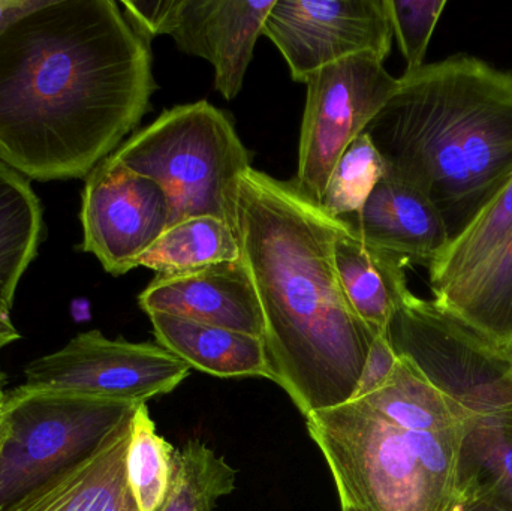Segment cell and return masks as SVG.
Here are the masks:
<instances>
[{
  "label": "cell",
  "instance_id": "1",
  "mask_svg": "<svg viewBox=\"0 0 512 511\" xmlns=\"http://www.w3.org/2000/svg\"><path fill=\"white\" fill-rule=\"evenodd\" d=\"M158 89L150 41L114 0H44L0 35V161L83 179L137 129Z\"/></svg>",
  "mask_w": 512,
  "mask_h": 511
},
{
  "label": "cell",
  "instance_id": "2",
  "mask_svg": "<svg viewBox=\"0 0 512 511\" xmlns=\"http://www.w3.org/2000/svg\"><path fill=\"white\" fill-rule=\"evenodd\" d=\"M348 225L292 180L255 168L242 177L237 236L264 317L268 366L304 417L354 399L376 338L334 264V242Z\"/></svg>",
  "mask_w": 512,
  "mask_h": 511
},
{
  "label": "cell",
  "instance_id": "3",
  "mask_svg": "<svg viewBox=\"0 0 512 511\" xmlns=\"http://www.w3.org/2000/svg\"><path fill=\"white\" fill-rule=\"evenodd\" d=\"M399 80L364 134L385 176L429 198L453 243L512 180V71L460 53Z\"/></svg>",
  "mask_w": 512,
  "mask_h": 511
},
{
  "label": "cell",
  "instance_id": "4",
  "mask_svg": "<svg viewBox=\"0 0 512 511\" xmlns=\"http://www.w3.org/2000/svg\"><path fill=\"white\" fill-rule=\"evenodd\" d=\"M342 511H456L462 426L436 434L388 423L361 401L306 417Z\"/></svg>",
  "mask_w": 512,
  "mask_h": 511
},
{
  "label": "cell",
  "instance_id": "5",
  "mask_svg": "<svg viewBox=\"0 0 512 511\" xmlns=\"http://www.w3.org/2000/svg\"><path fill=\"white\" fill-rule=\"evenodd\" d=\"M111 156L164 189L168 228L213 216L237 231L240 182L252 168L251 152L230 117L209 101L164 111Z\"/></svg>",
  "mask_w": 512,
  "mask_h": 511
},
{
  "label": "cell",
  "instance_id": "6",
  "mask_svg": "<svg viewBox=\"0 0 512 511\" xmlns=\"http://www.w3.org/2000/svg\"><path fill=\"white\" fill-rule=\"evenodd\" d=\"M385 335L397 357L411 362L466 420L512 408V348L435 300L409 293Z\"/></svg>",
  "mask_w": 512,
  "mask_h": 511
},
{
  "label": "cell",
  "instance_id": "7",
  "mask_svg": "<svg viewBox=\"0 0 512 511\" xmlns=\"http://www.w3.org/2000/svg\"><path fill=\"white\" fill-rule=\"evenodd\" d=\"M140 404L5 392L11 432L0 455V504L98 449Z\"/></svg>",
  "mask_w": 512,
  "mask_h": 511
},
{
  "label": "cell",
  "instance_id": "8",
  "mask_svg": "<svg viewBox=\"0 0 512 511\" xmlns=\"http://www.w3.org/2000/svg\"><path fill=\"white\" fill-rule=\"evenodd\" d=\"M183 360L158 344L80 333L65 347L27 363L20 395L74 396L146 404L168 395L189 375Z\"/></svg>",
  "mask_w": 512,
  "mask_h": 511
},
{
  "label": "cell",
  "instance_id": "9",
  "mask_svg": "<svg viewBox=\"0 0 512 511\" xmlns=\"http://www.w3.org/2000/svg\"><path fill=\"white\" fill-rule=\"evenodd\" d=\"M297 176L292 182L321 203L334 165L400 86L372 53L340 60L307 78Z\"/></svg>",
  "mask_w": 512,
  "mask_h": 511
},
{
  "label": "cell",
  "instance_id": "10",
  "mask_svg": "<svg viewBox=\"0 0 512 511\" xmlns=\"http://www.w3.org/2000/svg\"><path fill=\"white\" fill-rule=\"evenodd\" d=\"M262 35L285 57L292 80L361 53L387 59L393 26L387 0H276Z\"/></svg>",
  "mask_w": 512,
  "mask_h": 511
},
{
  "label": "cell",
  "instance_id": "11",
  "mask_svg": "<svg viewBox=\"0 0 512 511\" xmlns=\"http://www.w3.org/2000/svg\"><path fill=\"white\" fill-rule=\"evenodd\" d=\"M81 249L95 255L105 272L122 276L170 225L164 189L108 156L84 183Z\"/></svg>",
  "mask_w": 512,
  "mask_h": 511
},
{
  "label": "cell",
  "instance_id": "12",
  "mask_svg": "<svg viewBox=\"0 0 512 511\" xmlns=\"http://www.w3.org/2000/svg\"><path fill=\"white\" fill-rule=\"evenodd\" d=\"M276 0H173L167 35L192 56L215 68V87L227 101L237 98L256 41Z\"/></svg>",
  "mask_w": 512,
  "mask_h": 511
},
{
  "label": "cell",
  "instance_id": "13",
  "mask_svg": "<svg viewBox=\"0 0 512 511\" xmlns=\"http://www.w3.org/2000/svg\"><path fill=\"white\" fill-rule=\"evenodd\" d=\"M150 314H168L264 338V317L242 257L192 272L156 275L138 296Z\"/></svg>",
  "mask_w": 512,
  "mask_h": 511
},
{
  "label": "cell",
  "instance_id": "14",
  "mask_svg": "<svg viewBox=\"0 0 512 511\" xmlns=\"http://www.w3.org/2000/svg\"><path fill=\"white\" fill-rule=\"evenodd\" d=\"M132 419L86 458L6 501L0 511H141L126 467Z\"/></svg>",
  "mask_w": 512,
  "mask_h": 511
},
{
  "label": "cell",
  "instance_id": "15",
  "mask_svg": "<svg viewBox=\"0 0 512 511\" xmlns=\"http://www.w3.org/2000/svg\"><path fill=\"white\" fill-rule=\"evenodd\" d=\"M361 240L406 267L433 266L450 246L439 210L420 191L384 176L360 213L348 219Z\"/></svg>",
  "mask_w": 512,
  "mask_h": 511
},
{
  "label": "cell",
  "instance_id": "16",
  "mask_svg": "<svg viewBox=\"0 0 512 511\" xmlns=\"http://www.w3.org/2000/svg\"><path fill=\"white\" fill-rule=\"evenodd\" d=\"M158 345L189 368L218 378L259 377L273 381L264 338L197 323L168 314H150Z\"/></svg>",
  "mask_w": 512,
  "mask_h": 511
},
{
  "label": "cell",
  "instance_id": "17",
  "mask_svg": "<svg viewBox=\"0 0 512 511\" xmlns=\"http://www.w3.org/2000/svg\"><path fill=\"white\" fill-rule=\"evenodd\" d=\"M334 264L355 314L376 335L387 332L394 309L411 293L408 267L367 246L351 224L334 242Z\"/></svg>",
  "mask_w": 512,
  "mask_h": 511
},
{
  "label": "cell",
  "instance_id": "18",
  "mask_svg": "<svg viewBox=\"0 0 512 511\" xmlns=\"http://www.w3.org/2000/svg\"><path fill=\"white\" fill-rule=\"evenodd\" d=\"M457 474L460 498L512 511V408L463 423Z\"/></svg>",
  "mask_w": 512,
  "mask_h": 511
},
{
  "label": "cell",
  "instance_id": "19",
  "mask_svg": "<svg viewBox=\"0 0 512 511\" xmlns=\"http://www.w3.org/2000/svg\"><path fill=\"white\" fill-rule=\"evenodd\" d=\"M44 218L29 180L0 161V315L11 317L15 291L38 254Z\"/></svg>",
  "mask_w": 512,
  "mask_h": 511
},
{
  "label": "cell",
  "instance_id": "20",
  "mask_svg": "<svg viewBox=\"0 0 512 511\" xmlns=\"http://www.w3.org/2000/svg\"><path fill=\"white\" fill-rule=\"evenodd\" d=\"M433 300L487 338L512 348V231L472 275Z\"/></svg>",
  "mask_w": 512,
  "mask_h": 511
},
{
  "label": "cell",
  "instance_id": "21",
  "mask_svg": "<svg viewBox=\"0 0 512 511\" xmlns=\"http://www.w3.org/2000/svg\"><path fill=\"white\" fill-rule=\"evenodd\" d=\"M358 401L403 431L436 434L466 422L465 416L403 357L378 390Z\"/></svg>",
  "mask_w": 512,
  "mask_h": 511
},
{
  "label": "cell",
  "instance_id": "22",
  "mask_svg": "<svg viewBox=\"0 0 512 511\" xmlns=\"http://www.w3.org/2000/svg\"><path fill=\"white\" fill-rule=\"evenodd\" d=\"M242 257L237 231L213 216L186 219L164 231L134 263L158 275L192 272Z\"/></svg>",
  "mask_w": 512,
  "mask_h": 511
},
{
  "label": "cell",
  "instance_id": "23",
  "mask_svg": "<svg viewBox=\"0 0 512 511\" xmlns=\"http://www.w3.org/2000/svg\"><path fill=\"white\" fill-rule=\"evenodd\" d=\"M512 231V180L495 203L429 269L433 296L439 297L468 278Z\"/></svg>",
  "mask_w": 512,
  "mask_h": 511
},
{
  "label": "cell",
  "instance_id": "24",
  "mask_svg": "<svg viewBox=\"0 0 512 511\" xmlns=\"http://www.w3.org/2000/svg\"><path fill=\"white\" fill-rule=\"evenodd\" d=\"M177 450L156 432L146 404H140L132 419L131 444L128 449L129 485L141 511H162L167 503Z\"/></svg>",
  "mask_w": 512,
  "mask_h": 511
},
{
  "label": "cell",
  "instance_id": "25",
  "mask_svg": "<svg viewBox=\"0 0 512 511\" xmlns=\"http://www.w3.org/2000/svg\"><path fill=\"white\" fill-rule=\"evenodd\" d=\"M236 470L198 440L177 450L176 471L162 511H213L236 488Z\"/></svg>",
  "mask_w": 512,
  "mask_h": 511
},
{
  "label": "cell",
  "instance_id": "26",
  "mask_svg": "<svg viewBox=\"0 0 512 511\" xmlns=\"http://www.w3.org/2000/svg\"><path fill=\"white\" fill-rule=\"evenodd\" d=\"M384 176V159L363 132L334 165L319 206L336 218L357 215Z\"/></svg>",
  "mask_w": 512,
  "mask_h": 511
},
{
  "label": "cell",
  "instance_id": "27",
  "mask_svg": "<svg viewBox=\"0 0 512 511\" xmlns=\"http://www.w3.org/2000/svg\"><path fill=\"white\" fill-rule=\"evenodd\" d=\"M445 6V0H387L388 15L405 57L406 71H414L426 63L427 48Z\"/></svg>",
  "mask_w": 512,
  "mask_h": 511
},
{
  "label": "cell",
  "instance_id": "28",
  "mask_svg": "<svg viewBox=\"0 0 512 511\" xmlns=\"http://www.w3.org/2000/svg\"><path fill=\"white\" fill-rule=\"evenodd\" d=\"M397 354L388 342L387 335L381 333L373 339L372 347L367 354L363 372H361L360 383L352 401L366 398L370 393L378 390L390 377L391 372L396 368Z\"/></svg>",
  "mask_w": 512,
  "mask_h": 511
},
{
  "label": "cell",
  "instance_id": "29",
  "mask_svg": "<svg viewBox=\"0 0 512 511\" xmlns=\"http://www.w3.org/2000/svg\"><path fill=\"white\" fill-rule=\"evenodd\" d=\"M44 0H0V35L18 18L41 6Z\"/></svg>",
  "mask_w": 512,
  "mask_h": 511
},
{
  "label": "cell",
  "instance_id": "30",
  "mask_svg": "<svg viewBox=\"0 0 512 511\" xmlns=\"http://www.w3.org/2000/svg\"><path fill=\"white\" fill-rule=\"evenodd\" d=\"M20 338V333L12 324L11 317L0 315V353Z\"/></svg>",
  "mask_w": 512,
  "mask_h": 511
},
{
  "label": "cell",
  "instance_id": "31",
  "mask_svg": "<svg viewBox=\"0 0 512 511\" xmlns=\"http://www.w3.org/2000/svg\"><path fill=\"white\" fill-rule=\"evenodd\" d=\"M456 511H504L492 504L484 503L480 500H471V498H462Z\"/></svg>",
  "mask_w": 512,
  "mask_h": 511
},
{
  "label": "cell",
  "instance_id": "32",
  "mask_svg": "<svg viewBox=\"0 0 512 511\" xmlns=\"http://www.w3.org/2000/svg\"><path fill=\"white\" fill-rule=\"evenodd\" d=\"M5 384H6V374H5V372H3V369L0 368V390H2L3 387H5Z\"/></svg>",
  "mask_w": 512,
  "mask_h": 511
}]
</instances>
